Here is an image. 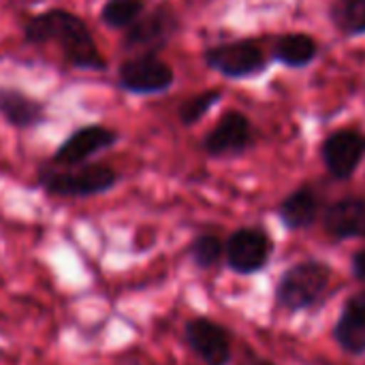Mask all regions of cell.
Listing matches in <instances>:
<instances>
[{"label": "cell", "mask_w": 365, "mask_h": 365, "mask_svg": "<svg viewBox=\"0 0 365 365\" xmlns=\"http://www.w3.org/2000/svg\"><path fill=\"white\" fill-rule=\"evenodd\" d=\"M319 214V201L312 190L302 188L287 197L280 205V218L289 229H304L314 222Z\"/></svg>", "instance_id": "7c38bea8"}, {"label": "cell", "mask_w": 365, "mask_h": 365, "mask_svg": "<svg viewBox=\"0 0 365 365\" xmlns=\"http://www.w3.org/2000/svg\"><path fill=\"white\" fill-rule=\"evenodd\" d=\"M325 229L338 240L365 237V199H344L325 214Z\"/></svg>", "instance_id": "30bf717a"}, {"label": "cell", "mask_w": 365, "mask_h": 365, "mask_svg": "<svg viewBox=\"0 0 365 365\" xmlns=\"http://www.w3.org/2000/svg\"><path fill=\"white\" fill-rule=\"evenodd\" d=\"M41 184L58 197H90L109 190L115 184V173L105 165H88L77 171H43Z\"/></svg>", "instance_id": "3957f363"}, {"label": "cell", "mask_w": 365, "mask_h": 365, "mask_svg": "<svg viewBox=\"0 0 365 365\" xmlns=\"http://www.w3.org/2000/svg\"><path fill=\"white\" fill-rule=\"evenodd\" d=\"M141 9V0H109L103 9V21L113 28H122L135 24L139 19Z\"/></svg>", "instance_id": "ac0fdd59"}, {"label": "cell", "mask_w": 365, "mask_h": 365, "mask_svg": "<svg viewBox=\"0 0 365 365\" xmlns=\"http://www.w3.org/2000/svg\"><path fill=\"white\" fill-rule=\"evenodd\" d=\"M225 252L227 263L235 274H255L269 261L272 242L259 229H240L229 237Z\"/></svg>", "instance_id": "5b68a950"}, {"label": "cell", "mask_w": 365, "mask_h": 365, "mask_svg": "<svg viewBox=\"0 0 365 365\" xmlns=\"http://www.w3.org/2000/svg\"><path fill=\"white\" fill-rule=\"evenodd\" d=\"M113 141H115V133H111L107 128H101V126L81 128L71 139L64 141V145L56 154V163H62V165L83 163L88 156H92L94 152L111 145Z\"/></svg>", "instance_id": "8fae6325"}, {"label": "cell", "mask_w": 365, "mask_h": 365, "mask_svg": "<svg viewBox=\"0 0 365 365\" xmlns=\"http://www.w3.org/2000/svg\"><path fill=\"white\" fill-rule=\"evenodd\" d=\"M334 17L338 26L351 34L365 32V0H338Z\"/></svg>", "instance_id": "e0dca14e"}, {"label": "cell", "mask_w": 365, "mask_h": 365, "mask_svg": "<svg viewBox=\"0 0 365 365\" xmlns=\"http://www.w3.org/2000/svg\"><path fill=\"white\" fill-rule=\"evenodd\" d=\"M353 272L359 280L365 282V250H359L355 257H353Z\"/></svg>", "instance_id": "7402d4cb"}, {"label": "cell", "mask_w": 365, "mask_h": 365, "mask_svg": "<svg viewBox=\"0 0 365 365\" xmlns=\"http://www.w3.org/2000/svg\"><path fill=\"white\" fill-rule=\"evenodd\" d=\"M120 81L126 90L130 92H160L171 86L173 81V71L156 60L154 56H141L128 60L122 71H120Z\"/></svg>", "instance_id": "52a82bcc"}, {"label": "cell", "mask_w": 365, "mask_h": 365, "mask_svg": "<svg viewBox=\"0 0 365 365\" xmlns=\"http://www.w3.org/2000/svg\"><path fill=\"white\" fill-rule=\"evenodd\" d=\"M0 111L9 118V122H13L17 126H28L41 118L38 103H34L28 96L13 92V90L0 92Z\"/></svg>", "instance_id": "4fadbf2b"}, {"label": "cell", "mask_w": 365, "mask_h": 365, "mask_svg": "<svg viewBox=\"0 0 365 365\" xmlns=\"http://www.w3.org/2000/svg\"><path fill=\"white\" fill-rule=\"evenodd\" d=\"M26 34L30 41H58L68 56V60L83 68H103L105 62L96 51V45L88 32V28L66 11H49L34 17Z\"/></svg>", "instance_id": "6da1fadb"}, {"label": "cell", "mask_w": 365, "mask_h": 365, "mask_svg": "<svg viewBox=\"0 0 365 365\" xmlns=\"http://www.w3.org/2000/svg\"><path fill=\"white\" fill-rule=\"evenodd\" d=\"M334 336L346 353H351V355H364L365 353L364 317H357L349 310H342V317L334 329Z\"/></svg>", "instance_id": "5bb4252c"}, {"label": "cell", "mask_w": 365, "mask_h": 365, "mask_svg": "<svg viewBox=\"0 0 365 365\" xmlns=\"http://www.w3.org/2000/svg\"><path fill=\"white\" fill-rule=\"evenodd\" d=\"M331 272L325 263L308 261L287 269L278 282L276 297L287 310H306L325 293Z\"/></svg>", "instance_id": "7a4b0ae2"}, {"label": "cell", "mask_w": 365, "mask_h": 365, "mask_svg": "<svg viewBox=\"0 0 365 365\" xmlns=\"http://www.w3.org/2000/svg\"><path fill=\"white\" fill-rule=\"evenodd\" d=\"M344 310H349V312H353V314L364 317L365 319V291H361V293H355V295L346 302Z\"/></svg>", "instance_id": "44dd1931"}, {"label": "cell", "mask_w": 365, "mask_h": 365, "mask_svg": "<svg viewBox=\"0 0 365 365\" xmlns=\"http://www.w3.org/2000/svg\"><path fill=\"white\" fill-rule=\"evenodd\" d=\"M365 154V137L357 130H338L323 145V158L329 173L338 180H346L357 169Z\"/></svg>", "instance_id": "8992f818"}, {"label": "cell", "mask_w": 365, "mask_h": 365, "mask_svg": "<svg viewBox=\"0 0 365 365\" xmlns=\"http://www.w3.org/2000/svg\"><path fill=\"white\" fill-rule=\"evenodd\" d=\"M188 349L205 365H229L231 340L225 327L210 319H192L184 327Z\"/></svg>", "instance_id": "277c9868"}, {"label": "cell", "mask_w": 365, "mask_h": 365, "mask_svg": "<svg viewBox=\"0 0 365 365\" xmlns=\"http://www.w3.org/2000/svg\"><path fill=\"white\" fill-rule=\"evenodd\" d=\"M207 64L218 68L225 75L242 77V75H250L263 66V53L255 43L240 41V43H229V45L210 49Z\"/></svg>", "instance_id": "ba28073f"}, {"label": "cell", "mask_w": 365, "mask_h": 365, "mask_svg": "<svg viewBox=\"0 0 365 365\" xmlns=\"http://www.w3.org/2000/svg\"><path fill=\"white\" fill-rule=\"evenodd\" d=\"M252 365H274V364H267V361H257V364Z\"/></svg>", "instance_id": "603a6c76"}, {"label": "cell", "mask_w": 365, "mask_h": 365, "mask_svg": "<svg viewBox=\"0 0 365 365\" xmlns=\"http://www.w3.org/2000/svg\"><path fill=\"white\" fill-rule=\"evenodd\" d=\"M250 143V124L248 120L237 113L231 111L227 113L218 126L210 133L207 141H205V150L212 156H222V154H237L242 152L246 145Z\"/></svg>", "instance_id": "9c48e42d"}, {"label": "cell", "mask_w": 365, "mask_h": 365, "mask_svg": "<svg viewBox=\"0 0 365 365\" xmlns=\"http://www.w3.org/2000/svg\"><path fill=\"white\" fill-rule=\"evenodd\" d=\"M222 257V244L214 235H201L190 244V259L197 267L210 269L214 267Z\"/></svg>", "instance_id": "d6986e66"}, {"label": "cell", "mask_w": 365, "mask_h": 365, "mask_svg": "<svg viewBox=\"0 0 365 365\" xmlns=\"http://www.w3.org/2000/svg\"><path fill=\"white\" fill-rule=\"evenodd\" d=\"M218 98H220V92H205V94H199V96L186 101L184 107H182V111H180L182 120H184L186 124L197 122V120H199V118L218 101Z\"/></svg>", "instance_id": "ffe728a7"}, {"label": "cell", "mask_w": 365, "mask_h": 365, "mask_svg": "<svg viewBox=\"0 0 365 365\" xmlns=\"http://www.w3.org/2000/svg\"><path fill=\"white\" fill-rule=\"evenodd\" d=\"M278 58L291 66H304L308 64L314 53H317V45L310 36L306 34H289L278 43Z\"/></svg>", "instance_id": "2e32d148"}, {"label": "cell", "mask_w": 365, "mask_h": 365, "mask_svg": "<svg viewBox=\"0 0 365 365\" xmlns=\"http://www.w3.org/2000/svg\"><path fill=\"white\" fill-rule=\"evenodd\" d=\"M171 30V17L163 13H154L143 21H137V26L128 32L130 45H156L163 43L169 36Z\"/></svg>", "instance_id": "9a60e30c"}]
</instances>
